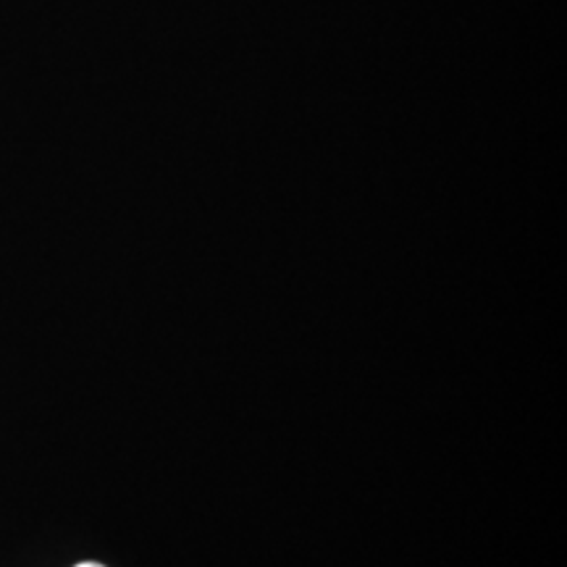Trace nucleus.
<instances>
[{
    "instance_id": "obj_1",
    "label": "nucleus",
    "mask_w": 567,
    "mask_h": 567,
    "mask_svg": "<svg viewBox=\"0 0 567 567\" xmlns=\"http://www.w3.org/2000/svg\"><path fill=\"white\" fill-rule=\"evenodd\" d=\"M76 567H103V565H95V563H82V565H76Z\"/></svg>"
}]
</instances>
